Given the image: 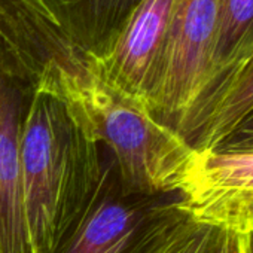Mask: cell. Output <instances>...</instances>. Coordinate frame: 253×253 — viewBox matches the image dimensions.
I'll return each mask as SVG.
<instances>
[{
    "mask_svg": "<svg viewBox=\"0 0 253 253\" xmlns=\"http://www.w3.org/2000/svg\"><path fill=\"white\" fill-rule=\"evenodd\" d=\"M216 35V0H177L149 112L185 142L204 94Z\"/></svg>",
    "mask_w": 253,
    "mask_h": 253,
    "instance_id": "3",
    "label": "cell"
},
{
    "mask_svg": "<svg viewBox=\"0 0 253 253\" xmlns=\"http://www.w3.org/2000/svg\"><path fill=\"white\" fill-rule=\"evenodd\" d=\"M48 14L91 58L101 57L140 0H41Z\"/></svg>",
    "mask_w": 253,
    "mask_h": 253,
    "instance_id": "11",
    "label": "cell"
},
{
    "mask_svg": "<svg viewBox=\"0 0 253 253\" xmlns=\"http://www.w3.org/2000/svg\"><path fill=\"white\" fill-rule=\"evenodd\" d=\"M246 252L253 253V234L246 237Z\"/></svg>",
    "mask_w": 253,
    "mask_h": 253,
    "instance_id": "14",
    "label": "cell"
},
{
    "mask_svg": "<svg viewBox=\"0 0 253 253\" xmlns=\"http://www.w3.org/2000/svg\"><path fill=\"white\" fill-rule=\"evenodd\" d=\"M0 43L33 86L55 69L81 70L92 64L41 0H0Z\"/></svg>",
    "mask_w": 253,
    "mask_h": 253,
    "instance_id": "7",
    "label": "cell"
},
{
    "mask_svg": "<svg viewBox=\"0 0 253 253\" xmlns=\"http://www.w3.org/2000/svg\"><path fill=\"white\" fill-rule=\"evenodd\" d=\"M253 110V57L235 75L203 131L194 143V151H206L216 146L234 126Z\"/></svg>",
    "mask_w": 253,
    "mask_h": 253,
    "instance_id": "12",
    "label": "cell"
},
{
    "mask_svg": "<svg viewBox=\"0 0 253 253\" xmlns=\"http://www.w3.org/2000/svg\"><path fill=\"white\" fill-rule=\"evenodd\" d=\"M107 157L94 194L55 253H126L174 195L126 191L115 161Z\"/></svg>",
    "mask_w": 253,
    "mask_h": 253,
    "instance_id": "5",
    "label": "cell"
},
{
    "mask_svg": "<svg viewBox=\"0 0 253 253\" xmlns=\"http://www.w3.org/2000/svg\"><path fill=\"white\" fill-rule=\"evenodd\" d=\"M126 253H247L246 237L197 222L174 194Z\"/></svg>",
    "mask_w": 253,
    "mask_h": 253,
    "instance_id": "10",
    "label": "cell"
},
{
    "mask_svg": "<svg viewBox=\"0 0 253 253\" xmlns=\"http://www.w3.org/2000/svg\"><path fill=\"white\" fill-rule=\"evenodd\" d=\"M211 149H225V151L253 149V110L247 113Z\"/></svg>",
    "mask_w": 253,
    "mask_h": 253,
    "instance_id": "13",
    "label": "cell"
},
{
    "mask_svg": "<svg viewBox=\"0 0 253 253\" xmlns=\"http://www.w3.org/2000/svg\"><path fill=\"white\" fill-rule=\"evenodd\" d=\"M176 2L140 0L109 49L92 58V67L104 82L146 107L158 82Z\"/></svg>",
    "mask_w": 253,
    "mask_h": 253,
    "instance_id": "6",
    "label": "cell"
},
{
    "mask_svg": "<svg viewBox=\"0 0 253 253\" xmlns=\"http://www.w3.org/2000/svg\"><path fill=\"white\" fill-rule=\"evenodd\" d=\"M177 194L197 222L253 234V149L195 151Z\"/></svg>",
    "mask_w": 253,
    "mask_h": 253,
    "instance_id": "4",
    "label": "cell"
},
{
    "mask_svg": "<svg viewBox=\"0 0 253 253\" xmlns=\"http://www.w3.org/2000/svg\"><path fill=\"white\" fill-rule=\"evenodd\" d=\"M253 57V0H216V35L207 85L186 143H194L235 75Z\"/></svg>",
    "mask_w": 253,
    "mask_h": 253,
    "instance_id": "9",
    "label": "cell"
},
{
    "mask_svg": "<svg viewBox=\"0 0 253 253\" xmlns=\"http://www.w3.org/2000/svg\"><path fill=\"white\" fill-rule=\"evenodd\" d=\"M36 86L63 98L86 133L109 151L126 191L177 194L195 151L142 101L104 82L92 66L57 69Z\"/></svg>",
    "mask_w": 253,
    "mask_h": 253,
    "instance_id": "2",
    "label": "cell"
},
{
    "mask_svg": "<svg viewBox=\"0 0 253 253\" xmlns=\"http://www.w3.org/2000/svg\"><path fill=\"white\" fill-rule=\"evenodd\" d=\"M33 89L0 43V253H29L20 195V139Z\"/></svg>",
    "mask_w": 253,
    "mask_h": 253,
    "instance_id": "8",
    "label": "cell"
},
{
    "mask_svg": "<svg viewBox=\"0 0 253 253\" xmlns=\"http://www.w3.org/2000/svg\"><path fill=\"white\" fill-rule=\"evenodd\" d=\"M104 149L55 92L35 86L20 139V195L29 253H55L94 194Z\"/></svg>",
    "mask_w": 253,
    "mask_h": 253,
    "instance_id": "1",
    "label": "cell"
}]
</instances>
